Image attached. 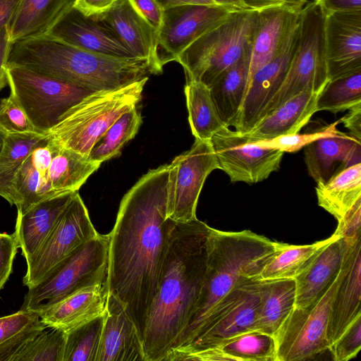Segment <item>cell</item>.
<instances>
[{"mask_svg": "<svg viewBox=\"0 0 361 361\" xmlns=\"http://www.w3.org/2000/svg\"><path fill=\"white\" fill-rule=\"evenodd\" d=\"M170 164L149 170L123 197L109 233V293L142 341L157 295L173 221L167 216Z\"/></svg>", "mask_w": 361, "mask_h": 361, "instance_id": "cell-1", "label": "cell"}, {"mask_svg": "<svg viewBox=\"0 0 361 361\" xmlns=\"http://www.w3.org/2000/svg\"><path fill=\"white\" fill-rule=\"evenodd\" d=\"M210 229L197 219L173 221L158 290L144 331L145 361H164L188 326L204 279Z\"/></svg>", "mask_w": 361, "mask_h": 361, "instance_id": "cell-2", "label": "cell"}, {"mask_svg": "<svg viewBox=\"0 0 361 361\" xmlns=\"http://www.w3.org/2000/svg\"><path fill=\"white\" fill-rule=\"evenodd\" d=\"M7 66H18L92 91L117 89L154 74L145 59L79 49L44 35L12 43Z\"/></svg>", "mask_w": 361, "mask_h": 361, "instance_id": "cell-3", "label": "cell"}, {"mask_svg": "<svg viewBox=\"0 0 361 361\" xmlns=\"http://www.w3.org/2000/svg\"><path fill=\"white\" fill-rule=\"evenodd\" d=\"M274 250L275 241L250 231H222L211 228L201 293L187 327L171 352L193 340L215 305L236 285L247 279L259 280Z\"/></svg>", "mask_w": 361, "mask_h": 361, "instance_id": "cell-4", "label": "cell"}, {"mask_svg": "<svg viewBox=\"0 0 361 361\" xmlns=\"http://www.w3.org/2000/svg\"><path fill=\"white\" fill-rule=\"evenodd\" d=\"M100 165L59 146L47 133L32 147L13 179L18 212L42 200L78 191Z\"/></svg>", "mask_w": 361, "mask_h": 361, "instance_id": "cell-5", "label": "cell"}, {"mask_svg": "<svg viewBox=\"0 0 361 361\" xmlns=\"http://www.w3.org/2000/svg\"><path fill=\"white\" fill-rule=\"evenodd\" d=\"M148 78L90 93L61 115L48 134L59 146L88 157L110 126L137 106Z\"/></svg>", "mask_w": 361, "mask_h": 361, "instance_id": "cell-6", "label": "cell"}, {"mask_svg": "<svg viewBox=\"0 0 361 361\" xmlns=\"http://www.w3.org/2000/svg\"><path fill=\"white\" fill-rule=\"evenodd\" d=\"M257 10L234 11L208 31L177 58L186 80L201 81L208 87L224 71L252 50Z\"/></svg>", "mask_w": 361, "mask_h": 361, "instance_id": "cell-7", "label": "cell"}, {"mask_svg": "<svg viewBox=\"0 0 361 361\" xmlns=\"http://www.w3.org/2000/svg\"><path fill=\"white\" fill-rule=\"evenodd\" d=\"M109 235L98 233L28 288L21 309L42 312L72 293L107 281Z\"/></svg>", "mask_w": 361, "mask_h": 361, "instance_id": "cell-8", "label": "cell"}, {"mask_svg": "<svg viewBox=\"0 0 361 361\" xmlns=\"http://www.w3.org/2000/svg\"><path fill=\"white\" fill-rule=\"evenodd\" d=\"M325 16L324 11L314 1L301 9L299 36L288 72L259 121L293 97L306 90H322L328 82Z\"/></svg>", "mask_w": 361, "mask_h": 361, "instance_id": "cell-9", "label": "cell"}, {"mask_svg": "<svg viewBox=\"0 0 361 361\" xmlns=\"http://www.w3.org/2000/svg\"><path fill=\"white\" fill-rule=\"evenodd\" d=\"M8 85L35 130L47 133L71 106L93 92L18 66H7Z\"/></svg>", "mask_w": 361, "mask_h": 361, "instance_id": "cell-10", "label": "cell"}, {"mask_svg": "<svg viewBox=\"0 0 361 361\" xmlns=\"http://www.w3.org/2000/svg\"><path fill=\"white\" fill-rule=\"evenodd\" d=\"M259 281L247 279L236 285L215 305L193 340L171 352L164 361L182 360L187 355L219 346L235 336L255 331Z\"/></svg>", "mask_w": 361, "mask_h": 361, "instance_id": "cell-11", "label": "cell"}, {"mask_svg": "<svg viewBox=\"0 0 361 361\" xmlns=\"http://www.w3.org/2000/svg\"><path fill=\"white\" fill-rule=\"evenodd\" d=\"M98 233L78 191L75 192L40 248L26 262L23 284L30 288L38 283L59 264Z\"/></svg>", "mask_w": 361, "mask_h": 361, "instance_id": "cell-12", "label": "cell"}, {"mask_svg": "<svg viewBox=\"0 0 361 361\" xmlns=\"http://www.w3.org/2000/svg\"><path fill=\"white\" fill-rule=\"evenodd\" d=\"M338 276L315 303L293 309L274 337L276 361H301L314 357L329 349L326 330L331 305Z\"/></svg>", "mask_w": 361, "mask_h": 361, "instance_id": "cell-13", "label": "cell"}, {"mask_svg": "<svg viewBox=\"0 0 361 361\" xmlns=\"http://www.w3.org/2000/svg\"><path fill=\"white\" fill-rule=\"evenodd\" d=\"M219 169L210 140L195 138L191 148L170 164L167 216L178 223L197 219L196 208L204 183Z\"/></svg>", "mask_w": 361, "mask_h": 361, "instance_id": "cell-14", "label": "cell"}, {"mask_svg": "<svg viewBox=\"0 0 361 361\" xmlns=\"http://www.w3.org/2000/svg\"><path fill=\"white\" fill-rule=\"evenodd\" d=\"M210 142L219 169L228 176L232 183L253 184L267 179L279 170L284 154L278 149L250 143L228 127L216 133Z\"/></svg>", "mask_w": 361, "mask_h": 361, "instance_id": "cell-15", "label": "cell"}, {"mask_svg": "<svg viewBox=\"0 0 361 361\" xmlns=\"http://www.w3.org/2000/svg\"><path fill=\"white\" fill-rule=\"evenodd\" d=\"M235 11L218 5L185 4L164 10L157 54L163 67Z\"/></svg>", "mask_w": 361, "mask_h": 361, "instance_id": "cell-16", "label": "cell"}, {"mask_svg": "<svg viewBox=\"0 0 361 361\" xmlns=\"http://www.w3.org/2000/svg\"><path fill=\"white\" fill-rule=\"evenodd\" d=\"M299 31L300 18L281 51L250 80L233 126L240 134H245L255 126L264 108L280 88L297 45Z\"/></svg>", "mask_w": 361, "mask_h": 361, "instance_id": "cell-17", "label": "cell"}, {"mask_svg": "<svg viewBox=\"0 0 361 361\" xmlns=\"http://www.w3.org/2000/svg\"><path fill=\"white\" fill-rule=\"evenodd\" d=\"M324 39L329 80L361 71V11L326 14Z\"/></svg>", "mask_w": 361, "mask_h": 361, "instance_id": "cell-18", "label": "cell"}, {"mask_svg": "<svg viewBox=\"0 0 361 361\" xmlns=\"http://www.w3.org/2000/svg\"><path fill=\"white\" fill-rule=\"evenodd\" d=\"M47 35L89 51L118 58H136L109 25L83 15L73 6Z\"/></svg>", "mask_w": 361, "mask_h": 361, "instance_id": "cell-19", "label": "cell"}, {"mask_svg": "<svg viewBox=\"0 0 361 361\" xmlns=\"http://www.w3.org/2000/svg\"><path fill=\"white\" fill-rule=\"evenodd\" d=\"M93 18L109 25L136 58L147 60L154 74L162 73L157 54L158 32L130 0H118L107 11Z\"/></svg>", "mask_w": 361, "mask_h": 361, "instance_id": "cell-20", "label": "cell"}, {"mask_svg": "<svg viewBox=\"0 0 361 361\" xmlns=\"http://www.w3.org/2000/svg\"><path fill=\"white\" fill-rule=\"evenodd\" d=\"M361 315V239L348 244L333 296L326 330L329 346Z\"/></svg>", "mask_w": 361, "mask_h": 361, "instance_id": "cell-21", "label": "cell"}, {"mask_svg": "<svg viewBox=\"0 0 361 361\" xmlns=\"http://www.w3.org/2000/svg\"><path fill=\"white\" fill-rule=\"evenodd\" d=\"M302 8L286 2L257 11L248 83L252 76L281 51L298 23Z\"/></svg>", "mask_w": 361, "mask_h": 361, "instance_id": "cell-22", "label": "cell"}, {"mask_svg": "<svg viewBox=\"0 0 361 361\" xmlns=\"http://www.w3.org/2000/svg\"><path fill=\"white\" fill-rule=\"evenodd\" d=\"M96 361H145L142 341L133 322L109 293Z\"/></svg>", "mask_w": 361, "mask_h": 361, "instance_id": "cell-23", "label": "cell"}, {"mask_svg": "<svg viewBox=\"0 0 361 361\" xmlns=\"http://www.w3.org/2000/svg\"><path fill=\"white\" fill-rule=\"evenodd\" d=\"M107 281L83 287L39 312L42 323L67 333L104 314Z\"/></svg>", "mask_w": 361, "mask_h": 361, "instance_id": "cell-24", "label": "cell"}, {"mask_svg": "<svg viewBox=\"0 0 361 361\" xmlns=\"http://www.w3.org/2000/svg\"><path fill=\"white\" fill-rule=\"evenodd\" d=\"M348 247L345 239L338 235L294 279L295 307L310 306L325 294L340 273Z\"/></svg>", "mask_w": 361, "mask_h": 361, "instance_id": "cell-25", "label": "cell"}, {"mask_svg": "<svg viewBox=\"0 0 361 361\" xmlns=\"http://www.w3.org/2000/svg\"><path fill=\"white\" fill-rule=\"evenodd\" d=\"M321 92L306 90L293 97L262 118L250 132L241 135L254 143L298 133L317 112Z\"/></svg>", "mask_w": 361, "mask_h": 361, "instance_id": "cell-26", "label": "cell"}, {"mask_svg": "<svg viewBox=\"0 0 361 361\" xmlns=\"http://www.w3.org/2000/svg\"><path fill=\"white\" fill-rule=\"evenodd\" d=\"M361 141L350 134L317 139L304 147V159L308 174L322 183L338 171L360 162Z\"/></svg>", "mask_w": 361, "mask_h": 361, "instance_id": "cell-27", "label": "cell"}, {"mask_svg": "<svg viewBox=\"0 0 361 361\" xmlns=\"http://www.w3.org/2000/svg\"><path fill=\"white\" fill-rule=\"evenodd\" d=\"M74 192L42 200L18 212L13 233L26 262L40 248Z\"/></svg>", "mask_w": 361, "mask_h": 361, "instance_id": "cell-28", "label": "cell"}, {"mask_svg": "<svg viewBox=\"0 0 361 361\" xmlns=\"http://www.w3.org/2000/svg\"><path fill=\"white\" fill-rule=\"evenodd\" d=\"M255 331L274 336L295 307L294 279L259 280Z\"/></svg>", "mask_w": 361, "mask_h": 361, "instance_id": "cell-29", "label": "cell"}, {"mask_svg": "<svg viewBox=\"0 0 361 361\" xmlns=\"http://www.w3.org/2000/svg\"><path fill=\"white\" fill-rule=\"evenodd\" d=\"M75 0H23L9 23L12 43L47 35L73 6Z\"/></svg>", "mask_w": 361, "mask_h": 361, "instance_id": "cell-30", "label": "cell"}, {"mask_svg": "<svg viewBox=\"0 0 361 361\" xmlns=\"http://www.w3.org/2000/svg\"><path fill=\"white\" fill-rule=\"evenodd\" d=\"M182 360L276 361L275 339L258 331H248L219 346L187 355Z\"/></svg>", "mask_w": 361, "mask_h": 361, "instance_id": "cell-31", "label": "cell"}, {"mask_svg": "<svg viewBox=\"0 0 361 361\" xmlns=\"http://www.w3.org/2000/svg\"><path fill=\"white\" fill-rule=\"evenodd\" d=\"M251 51L221 73L209 87L218 114L226 127L233 126L248 83Z\"/></svg>", "mask_w": 361, "mask_h": 361, "instance_id": "cell-32", "label": "cell"}, {"mask_svg": "<svg viewBox=\"0 0 361 361\" xmlns=\"http://www.w3.org/2000/svg\"><path fill=\"white\" fill-rule=\"evenodd\" d=\"M315 189L319 206L341 221L361 199V163L338 171Z\"/></svg>", "mask_w": 361, "mask_h": 361, "instance_id": "cell-33", "label": "cell"}, {"mask_svg": "<svg viewBox=\"0 0 361 361\" xmlns=\"http://www.w3.org/2000/svg\"><path fill=\"white\" fill-rule=\"evenodd\" d=\"M338 235L310 245H295L275 241V250L264 265L259 280L295 279L306 269L319 252Z\"/></svg>", "mask_w": 361, "mask_h": 361, "instance_id": "cell-34", "label": "cell"}, {"mask_svg": "<svg viewBox=\"0 0 361 361\" xmlns=\"http://www.w3.org/2000/svg\"><path fill=\"white\" fill-rule=\"evenodd\" d=\"M185 95L188 121L195 138L210 140L216 133L226 127L207 85L201 81L186 80Z\"/></svg>", "mask_w": 361, "mask_h": 361, "instance_id": "cell-35", "label": "cell"}, {"mask_svg": "<svg viewBox=\"0 0 361 361\" xmlns=\"http://www.w3.org/2000/svg\"><path fill=\"white\" fill-rule=\"evenodd\" d=\"M46 134H8L4 138L0 152V196L11 205L17 204L13 190V179L32 147Z\"/></svg>", "mask_w": 361, "mask_h": 361, "instance_id": "cell-36", "label": "cell"}, {"mask_svg": "<svg viewBox=\"0 0 361 361\" xmlns=\"http://www.w3.org/2000/svg\"><path fill=\"white\" fill-rule=\"evenodd\" d=\"M142 122L137 106L123 114L94 145L88 158L102 164L118 156L123 145L135 136Z\"/></svg>", "mask_w": 361, "mask_h": 361, "instance_id": "cell-37", "label": "cell"}, {"mask_svg": "<svg viewBox=\"0 0 361 361\" xmlns=\"http://www.w3.org/2000/svg\"><path fill=\"white\" fill-rule=\"evenodd\" d=\"M361 103V71L329 80L317 102V111L334 114Z\"/></svg>", "mask_w": 361, "mask_h": 361, "instance_id": "cell-38", "label": "cell"}, {"mask_svg": "<svg viewBox=\"0 0 361 361\" xmlns=\"http://www.w3.org/2000/svg\"><path fill=\"white\" fill-rule=\"evenodd\" d=\"M104 314L67 333L63 361H96Z\"/></svg>", "mask_w": 361, "mask_h": 361, "instance_id": "cell-39", "label": "cell"}, {"mask_svg": "<svg viewBox=\"0 0 361 361\" xmlns=\"http://www.w3.org/2000/svg\"><path fill=\"white\" fill-rule=\"evenodd\" d=\"M66 334L47 327L28 341L11 361H63Z\"/></svg>", "mask_w": 361, "mask_h": 361, "instance_id": "cell-40", "label": "cell"}, {"mask_svg": "<svg viewBox=\"0 0 361 361\" xmlns=\"http://www.w3.org/2000/svg\"><path fill=\"white\" fill-rule=\"evenodd\" d=\"M337 124H338V121L330 125L318 128L314 132L302 134L298 133L290 135L278 137L271 140L258 141L254 142V144L262 147L278 149L283 152H295L317 139L341 134L343 132L336 128Z\"/></svg>", "mask_w": 361, "mask_h": 361, "instance_id": "cell-41", "label": "cell"}, {"mask_svg": "<svg viewBox=\"0 0 361 361\" xmlns=\"http://www.w3.org/2000/svg\"><path fill=\"white\" fill-rule=\"evenodd\" d=\"M0 130L6 135L37 132L14 95L0 101Z\"/></svg>", "mask_w": 361, "mask_h": 361, "instance_id": "cell-42", "label": "cell"}, {"mask_svg": "<svg viewBox=\"0 0 361 361\" xmlns=\"http://www.w3.org/2000/svg\"><path fill=\"white\" fill-rule=\"evenodd\" d=\"M361 349V315L358 316L329 347L334 361H348Z\"/></svg>", "mask_w": 361, "mask_h": 361, "instance_id": "cell-43", "label": "cell"}, {"mask_svg": "<svg viewBox=\"0 0 361 361\" xmlns=\"http://www.w3.org/2000/svg\"><path fill=\"white\" fill-rule=\"evenodd\" d=\"M40 320L38 312L20 309L0 317V344L16 336Z\"/></svg>", "mask_w": 361, "mask_h": 361, "instance_id": "cell-44", "label": "cell"}, {"mask_svg": "<svg viewBox=\"0 0 361 361\" xmlns=\"http://www.w3.org/2000/svg\"><path fill=\"white\" fill-rule=\"evenodd\" d=\"M334 234L344 238L349 245L361 239V199L338 221Z\"/></svg>", "mask_w": 361, "mask_h": 361, "instance_id": "cell-45", "label": "cell"}, {"mask_svg": "<svg viewBox=\"0 0 361 361\" xmlns=\"http://www.w3.org/2000/svg\"><path fill=\"white\" fill-rule=\"evenodd\" d=\"M18 248L14 233H0V291L11 274Z\"/></svg>", "mask_w": 361, "mask_h": 361, "instance_id": "cell-46", "label": "cell"}, {"mask_svg": "<svg viewBox=\"0 0 361 361\" xmlns=\"http://www.w3.org/2000/svg\"><path fill=\"white\" fill-rule=\"evenodd\" d=\"M46 328L47 326L39 320L16 336L0 344V361H11L14 355L28 341Z\"/></svg>", "mask_w": 361, "mask_h": 361, "instance_id": "cell-47", "label": "cell"}, {"mask_svg": "<svg viewBox=\"0 0 361 361\" xmlns=\"http://www.w3.org/2000/svg\"><path fill=\"white\" fill-rule=\"evenodd\" d=\"M138 12L159 32L162 23L164 9L156 0H130Z\"/></svg>", "mask_w": 361, "mask_h": 361, "instance_id": "cell-48", "label": "cell"}, {"mask_svg": "<svg viewBox=\"0 0 361 361\" xmlns=\"http://www.w3.org/2000/svg\"><path fill=\"white\" fill-rule=\"evenodd\" d=\"M118 0H75L73 7L88 17L107 11Z\"/></svg>", "mask_w": 361, "mask_h": 361, "instance_id": "cell-49", "label": "cell"}, {"mask_svg": "<svg viewBox=\"0 0 361 361\" xmlns=\"http://www.w3.org/2000/svg\"><path fill=\"white\" fill-rule=\"evenodd\" d=\"M325 14L334 12L361 11V0H314Z\"/></svg>", "mask_w": 361, "mask_h": 361, "instance_id": "cell-50", "label": "cell"}, {"mask_svg": "<svg viewBox=\"0 0 361 361\" xmlns=\"http://www.w3.org/2000/svg\"><path fill=\"white\" fill-rule=\"evenodd\" d=\"M11 45L8 27H6L0 32V90L8 84L6 66Z\"/></svg>", "mask_w": 361, "mask_h": 361, "instance_id": "cell-51", "label": "cell"}, {"mask_svg": "<svg viewBox=\"0 0 361 361\" xmlns=\"http://www.w3.org/2000/svg\"><path fill=\"white\" fill-rule=\"evenodd\" d=\"M349 111L339 120L338 123H343L349 130V134L361 141V103L350 109Z\"/></svg>", "mask_w": 361, "mask_h": 361, "instance_id": "cell-52", "label": "cell"}, {"mask_svg": "<svg viewBox=\"0 0 361 361\" xmlns=\"http://www.w3.org/2000/svg\"><path fill=\"white\" fill-rule=\"evenodd\" d=\"M23 0H0V32L8 27Z\"/></svg>", "mask_w": 361, "mask_h": 361, "instance_id": "cell-53", "label": "cell"}, {"mask_svg": "<svg viewBox=\"0 0 361 361\" xmlns=\"http://www.w3.org/2000/svg\"><path fill=\"white\" fill-rule=\"evenodd\" d=\"M163 9L185 5V4H202L216 5L212 0H156Z\"/></svg>", "mask_w": 361, "mask_h": 361, "instance_id": "cell-54", "label": "cell"}, {"mask_svg": "<svg viewBox=\"0 0 361 361\" xmlns=\"http://www.w3.org/2000/svg\"><path fill=\"white\" fill-rule=\"evenodd\" d=\"M246 6L251 10H261L262 8L281 4L287 2L286 0H243ZM288 3V2H287Z\"/></svg>", "mask_w": 361, "mask_h": 361, "instance_id": "cell-55", "label": "cell"}, {"mask_svg": "<svg viewBox=\"0 0 361 361\" xmlns=\"http://www.w3.org/2000/svg\"><path fill=\"white\" fill-rule=\"evenodd\" d=\"M216 5L223 6L231 10L244 11L251 10L244 4L243 0H212Z\"/></svg>", "mask_w": 361, "mask_h": 361, "instance_id": "cell-56", "label": "cell"}, {"mask_svg": "<svg viewBox=\"0 0 361 361\" xmlns=\"http://www.w3.org/2000/svg\"><path fill=\"white\" fill-rule=\"evenodd\" d=\"M286 1L289 4L299 6L301 7H302V6H304L305 4L306 3V0H286Z\"/></svg>", "mask_w": 361, "mask_h": 361, "instance_id": "cell-57", "label": "cell"}, {"mask_svg": "<svg viewBox=\"0 0 361 361\" xmlns=\"http://www.w3.org/2000/svg\"><path fill=\"white\" fill-rule=\"evenodd\" d=\"M6 135L4 133H3L1 130H0V152L1 150L3 144H4V140Z\"/></svg>", "mask_w": 361, "mask_h": 361, "instance_id": "cell-58", "label": "cell"}]
</instances>
